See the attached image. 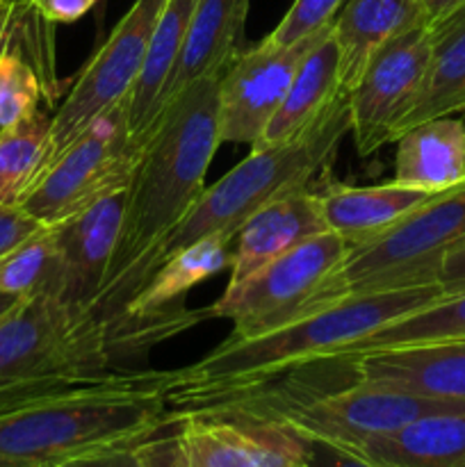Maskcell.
<instances>
[{
  "label": "cell",
  "instance_id": "1",
  "mask_svg": "<svg viewBox=\"0 0 465 467\" xmlns=\"http://www.w3.org/2000/svg\"><path fill=\"white\" fill-rule=\"evenodd\" d=\"M219 144V76H205L178 91L146 132L128 182L119 249L94 317L140 340L123 324V308L160 267V251L205 190Z\"/></svg>",
  "mask_w": 465,
  "mask_h": 467
},
{
  "label": "cell",
  "instance_id": "2",
  "mask_svg": "<svg viewBox=\"0 0 465 467\" xmlns=\"http://www.w3.org/2000/svg\"><path fill=\"white\" fill-rule=\"evenodd\" d=\"M440 285L372 292L322 306L283 327L217 347L190 368L171 369L169 415L226 409L272 386L276 377L354 349L386 324L440 299Z\"/></svg>",
  "mask_w": 465,
  "mask_h": 467
},
{
  "label": "cell",
  "instance_id": "3",
  "mask_svg": "<svg viewBox=\"0 0 465 467\" xmlns=\"http://www.w3.org/2000/svg\"><path fill=\"white\" fill-rule=\"evenodd\" d=\"M169 372L121 369L108 381L0 413V467H59L140 442L167 424Z\"/></svg>",
  "mask_w": 465,
  "mask_h": 467
},
{
  "label": "cell",
  "instance_id": "4",
  "mask_svg": "<svg viewBox=\"0 0 465 467\" xmlns=\"http://www.w3.org/2000/svg\"><path fill=\"white\" fill-rule=\"evenodd\" d=\"M351 130L349 96L342 91L326 112L296 140L285 144H263L203 194L178 223L160 251V265L169 255L210 235L235 240L237 231L263 205L278 196L308 187L315 173L326 167L336 155L342 137Z\"/></svg>",
  "mask_w": 465,
  "mask_h": 467
},
{
  "label": "cell",
  "instance_id": "5",
  "mask_svg": "<svg viewBox=\"0 0 465 467\" xmlns=\"http://www.w3.org/2000/svg\"><path fill=\"white\" fill-rule=\"evenodd\" d=\"M132 351H140L135 342L62 296H27L0 322V390L114 372V358Z\"/></svg>",
  "mask_w": 465,
  "mask_h": 467
},
{
  "label": "cell",
  "instance_id": "6",
  "mask_svg": "<svg viewBox=\"0 0 465 467\" xmlns=\"http://www.w3.org/2000/svg\"><path fill=\"white\" fill-rule=\"evenodd\" d=\"M460 237H465V181L351 249L328 283V304L372 292L438 285L442 258Z\"/></svg>",
  "mask_w": 465,
  "mask_h": 467
},
{
  "label": "cell",
  "instance_id": "7",
  "mask_svg": "<svg viewBox=\"0 0 465 467\" xmlns=\"http://www.w3.org/2000/svg\"><path fill=\"white\" fill-rule=\"evenodd\" d=\"M140 447L149 467H304L308 451L278 420L237 410L169 415Z\"/></svg>",
  "mask_w": 465,
  "mask_h": 467
},
{
  "label": "cell",
  "instance_id": "8",
  "mask_svg": "<svg viewBox=\"0 0 465 467\" xmlns=\"http://www.w3.org/2000/svg\"><path fill=\"white\" fill-rule=\"evenodd\" d=\"M141 144L128 123L126 103L108 109L76 137L39 178L21 208L41 226H59L130 182Z\"/></svg>",
  "mask_w": 465,
  "mask_h": 467
},
{
  "label": "cell",
  "instance_id": "9",
  "mask_svg": "<svg viewBox=\"0 0 465 467\" xmlns=\"http://www.w3.org/2000/svg\"><path fill=\"white\" fill-rule=\"evenodd\" d=\"M349 251L351 246L340 235L319 233L274 260L235 292H223L201 313L203 317L231 319L232 340L283 327L310 310L328 306V283Z\"/></svg>",
  "mask_w": 465,
  "mask_h": 467
},
{
  "label": "cell",
  "instance_id": "10",
  "mask_svg": "<svg viewBox=\"0 0 465 467\" xmlns=\"http://www.w3.org/2000/svg\"><path fill=\"white\" fill-rule=\"evenodd\" d=\"M167 0H135L53 112V160L108 109L126 103ZM50 160V162H53Z\"/></svg>",
  "mask_w": 465,
  "mask_h": 467
},
{
  "label": "cell",
  "instance_id": "11",
  "mask_svg": "<svg viewBox=\"0 0 465 467\" xmlns=\"http://www.w3.org/2000/svg\"><path fill=\"white\" fill-rule=\"evenodd\" d=\"M447 410H465V401L431 400L410 392L349 383L299 401L283 410L276 420L310 441L360 450L369 441L390 436L415 420Z\"/></svg>",
  "mask_w": 465,
  "mask_h": 467
},
{
  "label": "cell",
  "instance_id": "12",
  "mask_svg": "<svg viewBox=\"0 0 465 467\" xmlns=\"http://www.w3.org/2000/svg\"><path fill=\"white\" fill-rule=\"evenodd\" d=\"M431 27L419 26L383 44L369 57L349 96L351 135L360 158L399 137L431 62Z\"/></svg>",
  "mask_w": 465,
  "mask_h": 467
},
{
  "label": "cell",
  "instance_id": "13",
  "mask_svg": "<svg viewBox=\"0 0 465 467\" xmlns=\"http://www.w3.org/2000/svg\"><path fill=\"white\" fill-rule=\"evenodd\" d=\"M333 26V23H331ZM331 26L287 48L255 44L237 53L219 76V140L222 144L260 146L264 130L276 117L296 68Z\"/></svg>",
  "mask_w": 465,
  "mask_h": 467
},
{
  "label": "cell",
  "instance_id": "14",
  "mask_svg": "<svg viewBox=\"0 0 465 467\" xmlns=\"http://www.w3.org/2000/svg\"><path fill=\"white\" fill-rule=\"evenodd\" d=\"M231 242L223 235H210L162 260L126 304L123 324L155 345L205 319L203 313H187L182 306L191 287L231 267Z\"/></svg>",
  "mask_w": 465,
  "mask_h": 467
},
{
  "label": "cell",
  "instance_id": "15",
  "mask_svg": "<svg viewBox=\"0 0 465 467\" xmlns=\"http://www.w3.org/2000/svg\"><path fill=\"white\" fill-rule=\"evenodd\" d=\"M126 205L128 185L55 226L62 251V299L91 315L114 265Z\"/></svg>",
  "mask_w": 465,
  "mask_h": 467
},
{
  "label": "cell",
  "instance_id": "16",
  "mask_svg": "<svg viewBox=\"0 0 465 467\" xmlns=\"http://www.w3.org/2000/svg\"><path fill=\"white\" fill-rule=\"evenodd\" d=\"M342 358L351 363L354 383L465 401V340L392 347Z\"/></svg>",
  "mask_w": 465,
  "mask_h": 467
},
{
  "label": "cell",
  "instance_id": "17",
  "mask_svg": "<svg viewBox=\"0 0 465 467\" xmlns=\"http://www.w3.org/2000/svg\"><path fill=\"white\" fill-rule=\"evenodd\" d=\"M326 231L317 192L310 187H299L269 201L237 231V246L228 267L231 278L223 292H235L274 260Z\"/></svg>",
  "mask_w": 465,
  "mask_h": 467
},
{
  "label": "cell",
  "instance_id": "18",
  "mask_svg": "<svg viewBox=\"0 0 465 467\" xmlns=\"http://www.w3.org/2000/svg\"><path fill=\"white\" fill-rule=\"evenodd\" d=\"M433 196L436 194L431 192L397 185L395 181L367 187L328 182L326 187L317 190L324 223L351 249L386 233Z\"/></svg>",
  "mask_w": 465,
  "mask_h": 467
},
{
  "label": "cell",
  "instance_id": "19",
  "mask_svg": "<svg viewBox=\"0 0 465 467\" xmlns=\"http://www.w3.org/2000/svg\"><path fill=\"white\" fill-rule=\"evenodd\" d=\"M429 26L422 0H345L333 18L342 89L358 82L365 64L395 36Z\"/></svg>",
  "mask_w": 465,
  "mask_h": 467
},
{
  "label": "cell",
  "instance_id": "20",
  "mask_svg": "<svg viewBox=\"0 0 465 467\" xmlns=\"http://www.w3.org/2000/svg\"><path fill=\"white\" fill-rule=\"evenodd\" d=\"M397 185L413 190L447 192L465 181V123L447 117L427 119L397 137Z\"/></svg>",
  "mask_w": 465,
  "mask_h": 467
},
{
  "label": "cell",
  "instance_id": "21",
  "mask_svg": "<svg viewBox=\"0 0 465 467\" xmlns=\"http://www.w3.org/2000/svg\"><path fill=\"white\" fill-rule=\"evenodd\" d=\"M251 0H196L185 46L169 82L164 105L205 76H222L240 53Z\"/></svg>",
  "mask_w": 465,
  "mask_h": 467
},
{
  "label": "cell",
  "instance_id": "22",
  "mask_svg": "<svg viewBox=\"0 0 465 467\" xmlns=\"http://www.w3.org/2000/svg\"><path fill=\"white\" fill-rule=\"evenodd\" d=\"M194 5L196 0H167L155 23L146 62L126 100L128 123L137 140L144 141L146 132L153 128L155 119L162 112L169 82L185 46Z\"/></svg>",
  "mask_w": 465,
  "mask_h": 467
},
{
  "label": "cell",
  "instance_id": "23",
  "mask_svg": "<svg viewBox=\"0 0 465 467\" xmlns=\"http://www.w3.org/2000/svg\"><path fill=\"white\" fill-rule=\"evenodd\" d=\"M342 91L345 89L340 82V55H337L331 26L326 35L310 48L301 67L296 68L290 89H287L276 117L264 130L260 146L285 144V141L304 135Z\"/></svg>",
  "mask_w": 465,
  "mask_h": 467
},
{
  "label": "cell",
  "instance_id": "24",
  "mask_svg": "<svg viewBox=\"0 0 465 467\" xmlns=\"http://www.w3.org/2000/svg\"><path fill=\"white\" fill-rule=\"evenodd\" d=\"M356 451L388 467H465V410L427 415Z\"/></svg>",
  "mask_w": 465,
  "mask_h": 467
},
{
  "label": "cell",
  "instance_id": "25",
  "mask_svg": "<svg viewBox=\"0 0 465 467\" xmlns=\"http://www.w3.org/2000/svg\"><path fill=\"white\" fill-rule=\"evenodd\" d=\"M431 41L427 80L399 135L415 123L463 112L465 108V7L431 26Z\"/></svg>",
  "mask_w": 465,
  "mask_h": 467
},
{
  "label": "cell",
  "instance_id": "26",
  "mask_svg": "<svg viewBox=\"0 0 465 467\" xmlns=\"http://www.w3.org/2000/svg\"><path fill=\"white\" fill-rule=\"evenodd\" d=\"M53 160V114L36 109L0 128V205L21 208Z\"/></svg>",
  "mask_w": 465,
  "mask_h": 467
},
{
  "label": "cell",
  "instance_id": "27",
  "mask_svg": "<svg viewBox=\"0 0 465 467\" xmlns=\"http://www.w3.org/2000/svg\"><path fill=\"white\" fill-rule=\"evenodd\" d=\"M445 340H465V290L442 295L429 306L386 324L342 356ZM342 356H336V358H342Z\"/></svg>",
  "mask_w": 465,
  "mask_h": 467
},
{
  "label": "cell",
  "instance_id": "28",
  "mask_svg": "<svg viewBox=\"0 0 465 467\" xmlns=\"http://www.w3.org/2000/svg\"><path fill=\"white\" fill-rule=\"evenodd\" d=\"M64 272L57 228L41 226L35 235L0 258V292L27 296H62Z\"/></svg>",
  "mask_w": 465,
  "mask_h": 467
},
{
  "label": "cell",
  "instance_id": "29",
  "mask_svg": "<svg viewBox=\"0 0 465 467\" xmlns=\"http://www.w3.org/2000/svg\"><path fill=\"white\" fill-rule=\"evenodd\" d=\"M44 89V78L23 50L21 12H18L14 39L0 53V128L14 126L36 112Z\"/></svg>",
  "mask_w": 465,
  "mask_h": 467
},
{
  "label": "cell",
  "instance_id": "30",
  "mask_svg": "<svg viewBox=\"0 0 465 467\" xmlns=\"http://www.w3.org/2000/svg\"><path fill=\"white\" fill-rule=\"evenodd\" d=\"M342 3L345 0H294L281 23L263 41L274 48H287L292 44H299L305 36L331 26Z\"/></svg>",
  "mask_w": 465,
  "mask_h": 467
},
{
  "label": "cell",
  "instance_id": "31",
  "mask_svg": "<svg viewBox=\"0 0 465 467\" xmlns=\"http://www.w3.org/2000/svg\"><path fill=\"white\" fill-rule=\"evenodd\" d=\"M305 465L308 467H388L378 461L367 459L365 454L346 447L328 445L322 441H310L305 438Z\"/></svg>",
  "mask_w": 465,
  "mask_h": 467
},
{
  "label": "cell",
  "instance_id": "32",
  "mask_svg": "<svg viewBox=\"0 0 465 467\" xmlns=\"http://www.w3.org/2000/svg\"><path fill=\"white\" fill-rule=\"evenodd\" d=\"M39 228L41 223L32 219L23 208L0 205V258L16 249L30 235H35Z\"/></svg>",
  "mask_w": 465,
  "mask_h": 467
},
{
  "label": "cell",
  "instance_id": "33",
  "mask_svg": "<svg viewBox=\"0 0 465 467\" xmlns=\"http://www.w3.org/2000/svg\"><path fill=\"white\" fill-rule=\"evenodd\" d=\"M140 442H128V445H117L108 447V450L91 451V454L73 459L59 467H149L146 465L144 454H141Z\"/></svg>",
  "mask_w": 465,
  "mask_h": 467
},
{
  "label": "cell",
  "instance_id": "34",
  "mask_svg": "<svg viewBox=\"0 0 465 467\" xmlns=\"http://www.w3.org/2000/svg\"><path fill=\"white\" fill-rule=\"evenodd\" d=\"M103 0H27L32 9L48 23H76Z\"/></svg>",
  "mask_w": 465,
  "mask_h": 467
},
{
  "label": "cell",
  "instance_id": "35",
  "mask_svg": "<svg viewBox=\"0 0 465 467\" xmlns=\"http://www.w3.org/2000/svg\"><path fill=\"white\" fill-rule=\"evenodd\" d=\"M438 285L442 295H454L465 290V237L450 246L438 269Z\"/></svg>",
  "mask_w": 465,
  "mask_h": 467
},
{
  "label": "cell",
  "instance_id": "36",
  "mask_svg": "<svg viewBox=\"0 0 465 467\" xmlns=\"http://www.w3.org/2000/svg\"><path fill=\"white\" fill-rule=\"evenodd\" d=\"M18 12H21V5L18 3H14V0H0V53H3L9 46V41L14 39Z\"/></svg>",
  "mask_w": 465,
  "mask_h": 467
},
{
  "label": "cell",
  "instance_id": "37",
  "mask_svg": "<svg viewBox=\"0 0 465 467\" xmlns=\"http://www.w3.org/2000/svg\"><path fill=\"white\" fill-rule=\"evenodd\" d=\"M424 14H427L429 27L436 26V23L445 21L450 14H454L456 9L465 7V0H422Z\"/></svg>",
  "mask_w": 465,
  "mask_h": 467
},
{
  "label": "cell",
  "instance_id": "38",
  "mask_svg": "<svg viewBox=\"0 0 465 467\" xmlns=\"http://www.w3.org/2000/svg\"><path fill=\"white\" fill-rule=\"evenodd\" d=\"M21 296H14V295H5V292H0V322H3L5 317H7L9 313H12L14 308H16L18 304H21Z\"/></svg>",
  "mask_w": 465,
  "mask_h": 467
},
{
  "label": "cell",
  "instance_id": "39",
  "mask_svg": "<svg viewBox=\"0 0 465 467\" xmlns=\"http://www.w3.org/2000/svg\"><path fill=\"white\" fill-rule=\"evenodd\" d=\"M14 3H18V5H23V3H27V0H14Z\"/></svg>",
  "mask_w": 465,
  "mask_h": 467
},
{
  "label": "cell",
  "instance_id": "40",
  "mask_svg": "<svg viewBox=\"0 0 465 467\" xmlns=\"http://www.w3.org/2000/svg\"><path fill=\"white\" fill-rule=\"evenodd\" d=\"M304 467H308V465H304Z\"/></svg>",
  "mask_w": 465,
  "mask_h": 467
},
{
  "label": "cell",
  "instance_id": "41",
  "mask_svg": "<svg viewBox=\"0 0 465 467\" xmlns=\"http://www.w3.org/2000/svg\"><path fill=\"white\" fill-rule=\"evenodd\" d=\"M463 112H465V108H463Z\"/></svg>",
  "mask_w": 465,
  "mask_h": 467
},
{
  "label": "cell",
  "instance_id": "42",
  "mask_svg": "<svg viewBox=\"0 0 465 467\" xmlns=\"http://www.w3.org/2000/svg\"><path fill=\"white\" fill-rule=\"evenodd\" d=\"M103 3H105V0H103Z\"/></svg>",
  "mask_w": 465,
  "mask_h": 467
}]
</instances>
